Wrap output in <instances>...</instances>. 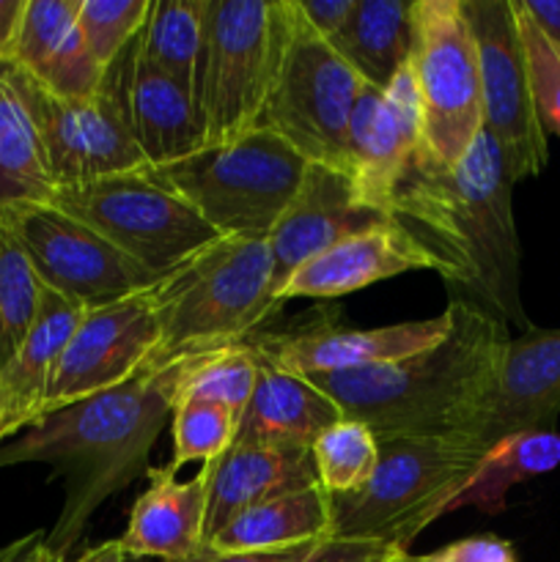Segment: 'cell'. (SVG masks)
<instances>
[{
	"mask_svg": "<svg viewBox=\"0 0 560 562\" xmlns=\"http://www.w3.org/2000/svg\"><path fill=\"white\" fill-rule=\"evenodd\" d=\"M514 184L497 143L481 132L456 165L415 151L388 203V217L432 258L450 300L470 302L530 333L522 305V247Z\"/></svg>",
	"mask_w": 560,
	"mask_h": 562,
	"instance_id": "cell-1",
	"label": "cell"
},
{
	"mask_svg": "<svg viewBox=\"0 0 560 562\" xmlns=\"http://www.w3.org/2000/svg\"><path fill=\"white\" fill-rule=\"evenodd\" d=\"M173 404V360H152L130 382L64 406L0 445V470L44 464L64 483V508L47 532L55 558L66 562L99 505L146 475Z\"/></svg>",
	"mask_w": 560,
	"mask_h": 562,
	"instance_id": "cell-2",
	"label": "cell"
},
{
	"mask_svg": "<svg viewBox=\"0 0 560 562\" xmlns=\"http://www.w3.org/2000/svg\"><path fill=\"white\" fill-rule=\"evenodd\" d=\"M450 333L443 344L388 366L307 376L340 409L384 439H459L467 442L500 357L508 324L450 300Z\"/></svg>",
	"mask_w": 560,
	"mask_h": 562,
	"instance_id": "cell-3",
	"label": "cell"
},
{
	"mask_svg": "<svg viewBox=\"0 0 560 562\" xmlns=\"http://www.w3.org/2000/svg\"><path fill=\"white\" fill-rule=\"evenodd\" d=\"M163 344L154 360L239 344L278 311V280L267 239L220 236L152 289Z\"/></svg>",
	"mask_w": 560,
	"mask_h": 562,
	"instance_id": "cell-4",
	"label": "cell"
},
{
	"mask_svg": "<svg viewBox=\"0 0 560 562\" xmlns=\"http://www.w3.org/2000/svg\"><path fill=\"white\" fill-rule=\"evenodd\" d=\"M481 459L459 439H384L371 481L355 494L329 497V536L410 554L415 538L448 514Z\"/></svg>",
	"mask_w": 560,
	"mask_h": 562,
	"instance_id": "cell-5",
	"label": "cell"
},
{
	"mask_svg": "<svg viewBox=\"0 0 560 562\" xmlns=\"http://www.w3.org/2000/svg\"><path fill=\"white\" fill-rule=\"evenodd\" d=\"M300 157L267 126L231 143L203 146L179 162L152 168L220 236L267 239L305 179Z\"/></svg>",
	"mask_w": 560,
	"mask_h": 562,
	"instance_id": "cell-6",
	"label": "cell"
},
{
	"mask_svg": "<svg viewBox=\"0 0 560 562\" xmlns=\"http://www.w3.org/2000/svg\"><path fill=\"white\" fill-rule=\"evenodd\" d=\"M289 0H212L198 115L203 146L258 130L285 42Z\"/></svg>",
	"mask_w": 560,
	"mask_h": 562,
	"instance_id": "cell-7",
	"label": "cell"
},
{
	"mask_svg": "<svg viewBox=\"0 0 560 562\" xmlns=\"http://www.w3.org/2000/svg\"><path fill=\"white\" fill-rule=\"evenodd\" d=\"M362 80L289 0L285 42L261 126L283 137L311 165L346 173V143Z\"/></svg>",
	"mask_w": 560,
	"mask_h": 562,
	"instance_id": "cell-8",
	"label": "cell"
},
{
	"mask_svg": "<svg viewBox=\"0 0 560 562\" xmlns=\"http://www.w3.org/2000/svg\"><path fill=\"white\" fill-rule=\"evenodd\" d=\"M55 209L80 220L157 278H165L220 239L217 231L152 168L58 187Z\"/></svg>",
	"mask_w": 560,
	"mask_h": 562,
	"instance_id": "cell-9",
	"label": "cell"
},
{
	"mask_svg": "<svg viewBox=\"0 0 560 562\" xmlns=\"http://www.w3.org/2000/svg\"><path fill=\"white\" fill-rule=\"evenodd\" d=\"M412 75L421 97V154L456 165L483 132L475 38L461 0L412 3Z\"/></svg>",
	"mask_w": 560,
	"mask_h": 562,
	"instance_id": "cell-10",
	"label": "cell"
},
{
	"mask_svg": "<svg viewBox=\"0 0 560 562\" xmlns=\"http://www.w3.org/2000/svg\"><path fill=\"white\" fill-rule=\"evenodd\" d=\"M461 5L475 38L483 132L503 151L511 179H533L547 168L549 140L533 97L514 0H461Z\"/></svg>",
	"mask_w": 560,
	"mask_h": 562,
	"instance_id": "cell-11",
	"label": "cell"
},
{
	"mask_svg": "<svg viewBox=\"0 0 560 562\" xmlns=\"http://www.w3.org/2000/svg\"><path fill=\"white\" fill-rule=\"evenodd\" d=\"M0 220L31 258L38 280L86 311L130 300L163 280L53 203L20 206Z\"/></svg>",
	"mask_w": 560,
	"mask_h": 562,
	"instance_id": "cell-12",
	"label": "cell"
},
{
	"mask_svg": "<svg viewBox=\"0 0 560 562\" xmlns=\"http://www.w3.org/2000/svg\"><path fill=\"white\" fill-rule=\"evenodd\" d=\"M22 88L42 137L55 190L152 168L132 137L110 69L104 75L102 91L86 99L55 97L25 71Z\"/></svg>",
	"mask_w": 560,
	"mask_h": 562,
	"instance_id": "cell-13",
	"label": "cell"
},
{
	"mask_svg": "<svg viewBox=\"0 0 560 562\" xmlns=\"http://www.w3.org/2000/svg\"><path fill=\"white\" fill-rule=\"evenodd\" d=\"M163 333L152 289L86 311L49 382L44 417L130 382L157 357Z\"/></svg>",
	"mask_w": 560,
	"mask_h": 562,
	"instance_id": "cell-14",
	"label": "cell"
},
{
	"mask_svg": "<svg viewBox=\"0 0 560 562\" xmlns=\"http://www.w3.org/2000/svg\"><path fill=\"white\" fill-rule=\"evenodd\" d=\"M421 148V97L406 64L390 86H362L346 143V176L357 201L388 214L395 184Z\"/></svg>",
	"mask_w": 560,
	"mask_h": 562,
	"instance_id": "cell-15",
	"label": "cell"
},
{
	"mask_svg": "<svg viewBox=\"0 0 560 562\" xmlns=\"http://www.w3.org/2000/svg\"><path fill=\"white\" fill-rule=\"evenodd\" d=\"M560 417V329L511 338L483 395L467 445L486 453L505 437L555 431Z\"/></svg>",
	"mask_w": 560,
	"mask_h": 562,
	"instance_id": "cell-16",
	"label": "cell"
},
{
	"mask_svg": "<svg viewBox=\"0 0 560 562\" xmlns=\"http://www.w3.org/2000/svg\"><path fill=\"white\" fill-rule=\"evenodd\" d=\"M448 333L450 313L445 307L439 316L423 322H401L373 329L316 327L291 335H258L253 346L275 368L307 379L318 373L360 371L406 360L443 344Z\"/></svg>",
	"mask_w": 560,
	"mask_h": 562,
	"instance_id": "cell-17",
	"label": "cell"
},
{
	"mask_svg": "<svg viewBox=\"0 0 560 562\" xmlns=\"http://www.w3.org/2000/svg\"><path fill=\"white\" fill-rule=\"evenodd\" d=\"M388 223H393L388 214L357 201L349 176L324 165H307L294 201L267 236L278 289L296 267L327 247Z\"/></svg>",
	"mask_w": 560,
	"mask_h": 562,
	"instance_id": "cell-18",
	"label": "cell"
},
{
	"mask_svg": "<svg viewBox=\"0 0 560 562\" xmlns=\"http://www.w3.org/2000/svg\"><path fill=\"white\" fill-rule=\"evenodd\" d=\"M126 124L152 168L179 162L203 148L201 115L190 91L159 71L137 47V38L110 66Z\"/></svg>",
	"mask_w": 560,
	"mask_h": 562,
	"instance_id": "cell-19",
	"label": "cell"
},
{
	"mask_svg": "<svg viewBox=\"0 0 560 562\" xmlns=\"http://www.w3.org/2000/svg\"><path fill=\"white\" fill-rule=\"evenodd\" d=\"M214 461L190 481H176L173 467H148V486L130 510V525L119 538L126 558L190 562L206 549L209 483Z\"/></svg>",
	"mask_w": 560,
	"mask_h": 562,
	"instance_id": "cell-20",
	"label": "cell"
},
{
	"mask_svg": "<svg viewBox=\"0 0 560 562\" xmlns=\"http://www.w3.org/2000/svg\"><path fill=\"white\" fill-rule=\"evenodd\" d=\"M434 269L432 258L404 234L395 223L346 236L338 245L327 247L285 278L278 289V305L296 296L335 300L355 294L379 280L399 278L406 272Z\"/></svg>",
	"mask_w": 560,
	"mask_h": 562,
	"instance_id": "cell-21",
	"label": "cell"
},
{
	"mask_svg": "<svg viewBox=\"0 0 560 562\" xmlns=\"http://www.w3.org/2000/svg\"><path fill=\"white\" fill-rule=\"evenodd\" d=\"M82 0H27L14 58L27 77L64 99L102 91L108 69L88 53L77 27Z\"/></svg>",
	"mask_w": 560,
	"mask_h": 562,
	"instance_id": "cell-22",
	"label": "cell"
},
{
	"mask_svg": "<svg viewBox=\"0 0 560 562\" xmlns=\"http://www.w3.org/2000/svg\"><path fill=\"white\" fill-rule=\"evenodd\" d=\"M82 316H86V307L80 302L44 285L31 329L22 338L9 366L0 371V390H3L5 406H9L11 439L25 428L36 426L44 417L49 382H53L55 368H58L71 335L80 327Z\"/></svg>",
	"mask_w": 560,
	"mask_h": 562,
	"instance_id": "cell-23",
	"label": "cell"
},
{
	"mask_svg": "<svg viewBox=\"0 0 560 562\" xmlns=\"http://www.w3.org/2000/svg\"><path fill=\"white\" fill-rule=\"evenodd\" d=\"M313 486H318V477L311 450L234 445L212 467L203 543L242 510Z\"/></svg>",
	"mask_w": 560,
	"mask_h": 562,
	"instance_id": "cell-24",
	"label": "cell"
},
{
	"mask_svg": "<svg viewBox=\"0 0 560 562\" xmlns=\"http://www.w3.org/2000/svg\"><path fill=\"white\" fill-rule=\"evenodd\" d=\"M338 420L344 415L322 390L307 379L280 371L261 355L258 382L239 417L236 445L311 450L318 434Z\"/></svg>",
	"mask_w": 560,
	"mask_h": 562,
	"instance_id": "cell-25",
	"label": "cell"
},
{
	"mask_svg": "<svg viewBox=\"0 0 560 562\" xmlns=\"http://www.w3.org/2000/svg\"><path fill=\"white\" fill-rule=\"evenodd\" d=\"M55 181L22 88L20 66L0 60V217L20 206L49 203Z\"/></svg>",
	"mask_w": 560,
	"mask_h": 562,
	"instance_id": "cell-26",
	"label": "cell"
},
{
	"mask_svg": "<svg viewBox=\"0 0 560 562\" xmlns=\"http://www.w3.org/2000/svg\"><path fill=\"white\" fill-rule=\"evenodd\" d=\"M329 530H333V503L322 486H313L236 514L209 538L206 552H269V549L300 547V543L329 538Z\"/></svg>",
	"mask_w": 560,
	"mask_h": 562,
	"instance_id": "cell-27",
	"label": "cell"
},
{
	"mask_svg": "<svg viewBox=\"0 0 560 562\" xmlns=\"http://www.w3.org/2000/svg\"><path fill=\"white\" fill-rule=\"evenodd\" d=\"M412 3L404 0H357L355 14L333 47L373 88L390 80L412 58Z\"/></svg>",
	"mask_w": 560,
	"mask_h": 562,
	"instance_id": "cell-28",
	"label": "cell"
},
{
	"mask_svg": "<svg viewBox=\"0 0 560 562\" xmlns=\"http://www.w3.org/2000/svg\"><path fill=\"white\" fill-rule=\"evenodd\" d=\"M560 464V434L536 431L505 437L483 453L467 486L448 505V514L461 508H478L481 514H500L508 492L516 483L552 472Z\"/></svg>",
	"mask_w": 560,
	"mask_h": 562,
	"instance_id": "cell-29",
	"label": "cell"
},
{
	"mask_svg": "<svg viewBox=\"0 0 560 562\" xmlns=\"http://www.w3.org/2000/svg\"><path fill=\"white\" fill-rule=\"evenodd\" d=\"M212 0H152L137 47L148 60L195 97Z\"/></svg>",
	"mask_w": 560,
	"mask_h": 562,
	"instance_id": "cell-30",
	"label": "cell"
},
{
	"mask_svg": "<svg viewBox=\"0 0 560 562\" xmlns=\"http://www.w3.org/2000/svg\"><path fill=\"white\" fill-rule=\"evenodd\" d=\"M261 355L253 340L217 346V349L195 351V355L173 360V393L176 404L201 401L217 404L242 417L247 401L258 382ZM173 404V406H176Z\"/></svg>",
	"mask_w": 560,
	"mask_h": 562,
	"instance_id": "cell-31",
	"label": "cell"
},
{
	"mask_svg": "<svg viewBox=\"0 0 560 562\" xmlns=\"http://www.w3.org/2000/svg\"><path fill=\"white\" fill-rule=\"evenodd\" d=\"M318 486L329 494H355L371 481L379 464V439L357 420H338L311 445Z\"/></svg>",
	"mask_w": 560,
	"mask_h": 562,
	"instance_id": "cell-32",
	"label": "cell"
},
{
	"mask_svg": "<svg viewBox=\"0 0 560 562\" xmlns=\"http://www.w3.org/2000/svg\"><path fill=\"white\" fill-rule=\"evenodd\" d=\"M44 283L16 236L0 220V371L20 349L36 318Z\"/></svg>",
	"mask_w": 560,
	"mask_h": 562,
	"instance_id": "cell-33",
	"label": "cell"
},
{
	"mask_svg": "<svg viewBox=\"0 0 560 562\" xmlns=\"http://www.w3.org/2000/svg\"><path fill=\"white\" fill-rule=\"evenodd\" d=\"M173 470L190 461H217L236 445L239 415L217 404L184 401L173 406Z\"/></svg>",
	"mask_w": 560,
	"mask_h": 562,
	"instance_id": "cell-34",
	"label": "cell"
},
{
	"mask_svg": "<svg viewBox=\"0 0 560 562\" xmlns=\"http://www.w3.org/2000/svg\"><path fill=\"white\" fill-rule=\"evenodd\" d=\"M152 11V0H82L77 27L88 53L110 69L137 38Z\"/></svg>",
	"mask_w": 560,
	"mask_h": 562,
	"instance_id": "cell-35",
	"label": "cell"
},
{
	"mask_svg": "<svg viewBox=\"0 0 560 562\" xmlns=\"http://www.w3.org/2000/svg\"><path fill=\"white\" fill-rule=\"evenodd\" d=\"M399 549L371 541H344V538H318V541L300 543V547L269 549V552H242V554H214L203 549L201 558L190 562H388Z\"/></svg>",
	"mask_w": 560,
	"mask_h": 562,
	"instance_id": "cell-36",
	"label": "cell"
},
{
	"mask_svg": "<svg viewBox=\"0 0 560 562\" xmlns=\"http://www.w3.org/2000/svg\"><path fill=\"white\" fill-rule=\"evenodd\" d=\"M516 25H519L522 44H525L527 55V71H530L533 97H536L538 119H541L544 130L555 132L560 137V60L547 44V38L538 33L530 16L522 11L519 0H514Z\"/></svg>",
	"mask_w": 560,
	"mask_h": 562,
	"instance_id": "cell-37",
	"label": "cell"
},
{
	"mask_svg": "<svg viewBox=\"0 0 560 562\" xmlns=\"http://www.w3.org/2000/svg\"><path fill=\"white\" fill-rule=\"evenodd\" d=\"M410 562H519L514 543L500 536H470L428 554H410Z\"/></svg>",
	"mask_w": 560,
	"mask_h": 562,
	"instance_id": "cell-38",
	"label": "cell"
},
{
	"mask_svg": "<svg viewBox=\"0 0 560 562\" xmlns=\"http://www.w3.org/2000/svg\"><path fill=\"white\" fill-rule=\"evenodd\" d=\"M296 5H300L307 25L333 44L344 33V27L349 25L357 0H296Z\"/></svg>",
	"mask_w": 560,
	"mask_h": 562,
	"instance_id": "cell-39",
	"label": "cell"
},
{
	"mask_svg": "<svg viewBox=\"0 0 560 562\" xmlns=\"http://www.w3.org/2000/svg\"><path fill=\"white\" fill-rule=\"evenodd\" d=\"M519 5L560 60V0H519Z\"/></svg>",
	"mask_w": 560,
	"mask_h": 562,
	"instance_id": "cell-40",
	"label": "cell"
},
{
	"mask_svg": "<svg viewBox=\"0 0 560 562\" xmlns=\"http://www.w3.org/2000/svg\"><path fill=\"white\" fill-rule=\"evenodd\" d=\"M0 562H64L47 549V532H31L0 549Z\"/></svg>",
	"mask_w": 560,
	"mask_h": 562,
	"instance_id": "cell-41",
	"label": "cell"
},
{
	"mask_svg": "<svg viewBox=\"0 0 560 562\" xmlns=\"http://www.w3.org/2000/svg\"><path fill=\"white\" fill-rule=\"evenodd\" d=\"M25 3L27 0H0V60L14 58Z\"/></svg>",
	"mask_w": 560,
	"mask_h": 562,
	"instance_id": "cell-42",
	"label": "cell"
},
{
	"mask_svg": "<svg viewBox=\"0 0 560 562\" xmlns=\"http://www.w3.org/2000/svg\"><path fill=\"white\" fill-rule=\"evenodd\" d=\"M75 562H130V558H126L124 547H121V541L115 538V541H104L99 543V547L86 549Z\"/></svg>",
	"mask_w": 560,
	"mask_h": 562,
	"instance_id": "cell-43",
	"label": "cell"
},
{
	"mask_svg": "<svg viewBox=\"0 0 560 562\" xmlns=\"http://www.w3.org/2000/svg\"><path fill=\"white\" fill-rule=\"evenodd\" d=\"M5 439H11L9 406H5V395H3V390H0V445H5Z\"/></svg>",
	"mask_w": 560,
	"mask_h": 562,
	"instance_id": "cell-44",
	"label": "cell"
},
{
	"mask_svg": "<svg viewBox=\"0 0 560 562\" xmlns=\"http://www.w3.org/2000/svg\"><path fill=\"white\" fill-rule=\"evenodd\" d=\"M388 562H410V554H395V558L388 560Z\"/></svg>",
	"mask_w": 560,
	"mask_h": 562,
	"instance_id": "cell-45",
	"label": "cell"
}]
</instances>
